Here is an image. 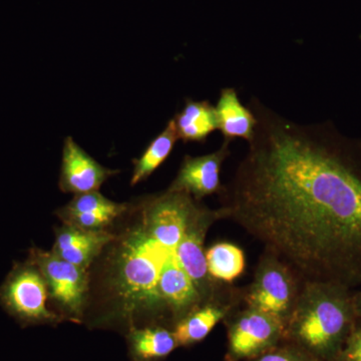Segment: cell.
I'll return each instance as SVG.
<instances>
[{"mask_svg": "<svg viewBox=\"0 0 361 361\" xmlns=\"http://www.w3.org/2000/svg\"><path fill=\"white\" fill-rule=\"evenodd\" d=\"M257 125L219 193L236 223L303 281L361 286V154L253 97Z\"/></svg>", "mask_w": 361, "mask_h": 361, "instance_id": "6da1fadb", "label": "cell"}, {"mask_svg": "<svg viewBox=\"0 0 361 361\" xmlns=\"http://www.w3.org/2000/svg\"><path fill=\"white\" fill-rule=\"evenodd\" d=\"M127 227L111 242L106 284L118 312L176 323L197 308L229 299L232 284L211 276L206 235L219 211L169 190L130 204Z\"/></svg>", "mask_w": 361, "mask_h": 361, "instance_id": "7a4b0ae2", "label": "cell"}, {"mask_svg": "<svg viewBox=\"0 0 361 361\" xmlns=\"http://www.w3.org/2000/svg\"><path fill=\"white\" fill-rule=\"evenodd\" d=\"M356 319L353 289L336 282L304 281L284 341L320 360L334 361Z\"/></svg>", "mask_w": 361, "mask_h": 361, "instance_id": "3957f363", "label": "cell"}, {"mask_svg": "<svg viewBox=\"0 0 361 361\" xmlns=\"http://www.w3.org/2000/svg\"><path fill=\"white\" fill-rule=\"evenodd\" d=\"M303 283L290 266L264 250L256 265L253 280L242 288V304L273 316L286 327Z\"/></svg>", "mask_w": 361, "mask_h": 361, "instance_id": "277c9868", "label": "cell"}, {"mask_svg": "<svg viewBox=\"0 0 361 361\" xmlns=\"http://www.w3.org/2000/svg\"><path fill=\"white\" fill-rule=\"evenodd\" d=\"M49 299L44 276L28 260L16 263L0 286V304L23 327L56 325L65 320L49 310Z\"/></svg>", "mask_w": 361, "mask_h": 361, "instance_id": "5b68a950", "label": "cell"}, {"mask_svg": "<svg viewBox=\"0 0 361 361\" xmlns=\"http://www.w3.org/2000/svg\"><path fill=\"white\" fill-rule=\"evenodd\" d=\"M28 261L44 276L49 299L66 320L82 322L89 297V271L59 257L54 252L39 248L30 250Z\"/></svg>", "mask_w": 361, "mask_h": 361, "instance_id": "8992f818", "label": "cell"}, {"mask_svg": "<svg viewBox=\"0 0 361 361\" xmlns=\"http://www.w3.org/2000/svg\"><path fill=\"white\" fill-rule=\"evenodd\" d=\"M227 327L226 361H250L285 339V325L276 318L243 306L233 310Z\"/></svg>", "mask_w": 361, "mask_h": 361, "instance_id": "52a82bcc", "label": "cell"}, {"mask_svg": "<svg viewBox=\"0 0 361 361\" xmlns=\"http://www.w3.org/2000/svg\"><path fill=\"white\" fill-rule=\"evenodd\" d=\"M230 156V142H223L217 151L200 157L185 156L175 180L168 188L191 195L197 201L205 197L219 194L220 173L223 164Z\"/></svg>", "mask_w": 361, "mask_h": 361, "instance_id": "ba28073f", "label": "cell"}, {"mask_svg": "<svg viewBox=\"0 0 361 361\" xmlns=\"http://www.w3.org/2000/svg\"><path fill=\"white\" fill-rule=\"evenodd\" d=\"M120 171L104 167L71 137L63 142L59 186L63 193L75 195L99 191L102 185Z\"/></svg>", "mask_w": 361, "mask_h": 361, "instance_id": "9c48e42d", "label": "cell"}, {"mask_svg": "<svg viewBox=\"0 0 361 361\" xmlns=\"http://www.w3.org/2000/svg\"><path fill=\"white\" fill-rule=\"evenodd\" d=\"M115 237V233L108 230L90 231L63 224L56 229L51 251L71 264L87 270Z\"/></svg>", "mask_w": 361, "mask_h": 361, "instance_id": "30bf717a", "label": "cell"}, {"mask_svg": "<svg viewBox=\"0 0 361 361\" xmlns=\"http://www.w3.org/2000/svg\"><path fill=\"white\" fill-rule=\"evenodd\" d=\"M215 111L218 130L222 133L224 141L231 142L236 139L251 141L257 118L249 106L241 103L234 87H224L221 90Z\"/></svg>", "mask_w": 361, "mask_h": 361, "instance_id": "8fae6325", "label": "cell"}, {"mask_svg": "<svg viewBox=\"0 0 361 361\" xmlns=\"http://www.w3.org/2000/svg\"><path fill=\"white\" fill-rule=\"evenodd\" d=\"M239 301H220L205 304L176 323L173 331L179 346L195 345L203 341L214 327L224 322L233 310L239 308Z\"/></svg>", "mask_w": 361, "mask_h": 361, "instance_id": "7c38bea8", "label": "cell"}, {"mask_svg": "<svg viewBox=\"0 0 361 361\" xmlns=\"http://www.w3.org/2000/svg\"><path fill=\"white\" fill-rule=\"evenodd\" d=\"M127 341L132 361H161L179 348L173 329L159 324L132 327Z\"/></svg>", "mask_w": 361, "mask_h": 361, "instance_id": "4fadbf2b", "label": "cell"}, {"mask_svg": "<svg viewBox=\"0 0 361 361\" xmlns=\"http://www.w3.org/2000/svg\"><path fill=\"white\" fill-rule=\"evenodd\" d=\"M178 137L184 142H205L218 130L215 106L208 101L187 99L184 109L173 118Z\"/></svg>", "mask_w": 361, "mask_h": 361, "instance_id": "5bb4252c", "label": "cell"}, {"mask_svg": "<svg viewBox=\"0 0 361 361\" xmlns=\"http://www.w3.org/2000/svg\"><path fill=\"white\" fill-rule=\"evenodd\" d=\"M178 140L179 137H178L175 123L172 118L163 132L149 142L142 155L133 161L134 171H133L130 185L135 186L142 180L148 179L149 176L167 160Z\"/></svg>", "mask_w": 361, "mask_h": 361, "instance_id": "9a60e30c", "label": "cell"}, {"mask_svg": "<svg viewBox=\"0 0 361 361\" xmlns=\"http://www.w3.org/2000/svg\"><path fill=\"white\" fill-rule=\"evenodd\" d=\"M207 267L214 279L232 284L245 270V254L229 242H220L206 249Z\"/></svg>", "mask_w": 361, "mask_h": 361, "instance_id": "2e32d148", "label": "cell"}, {"mask_svg": "<svg viewBox=\"0 0 361 361\" xmlns=\"http://www.w3.org/2000/svg\"><path fill=\"white\" fill-rule=\"evenodd\" d=\"M129 208L130 203H116L96 191L75 195L73 200L59 210L68 213H106L121 218Z\"/></svg>", "mask_w": 361, "mask_h": 361, "instance_id": "e0dca14e", "label": "cell"}, {"mask_svg": "<svg viewBox=\"0 0 361 361\" xmlns=\"http://www.w3.org/2000/svg\"><path fill=\"white\" fill-rule=\"evenodd\" d=\"M250 361H322L299 348L296 344L283 341L270 350Z\"/></svg>", "mask_w": 361, "mask_h": 361, "instance_id": "ac0fdd59", "label": "cell"}, {"mask_svg": "<svg viewBox=\"0 0 361 361\" xmlns=\"http://www.w3.org/2000/svg\"><path fill=\"white\" fill-rule=\"evenodd\" d=\"M334 361H361V319L357 317L355 326Z\"/></svg>", "mask_w": 361, "mask_h": 361, "instance_id": "d6986e66", "label": "cell"}, {"mask_svg": "<svg viewBox=\"0 0 361 361\" xmlns=\"http://www.w3.org/2000/svg\"><path fill=\"white\" fill-rule=\"evenodd\" d=\"M353 305L356 316L361 319V286L358 290L353 291Z\"/></svg>", "mask_w": 361, "mask_h": 361, "instance_id": "ffe728a7", "label": "cell"}]
</instances>
